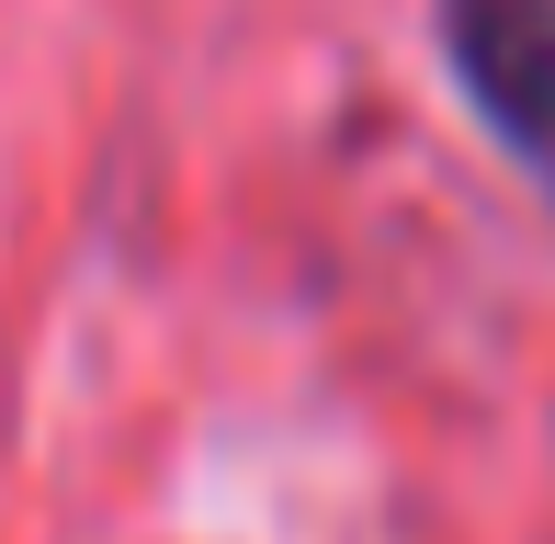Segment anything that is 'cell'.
Instances as JSON below:
<instances>
[{
  "label": "cell",
  "mask_w": 555,
  "mask_h": 544,
  "mask_svg": "<svg viewBox=\"0 0 555 544\" xmlns=\"http://www.w3.org/2000/svg\"><path fill=\"white\" fill-rule=\"evenodd\" d=\"M431 46L476 137L555 205V0H431Z\"/></svg>",
  "instance_id": "obj_1"
}]
</instances>
